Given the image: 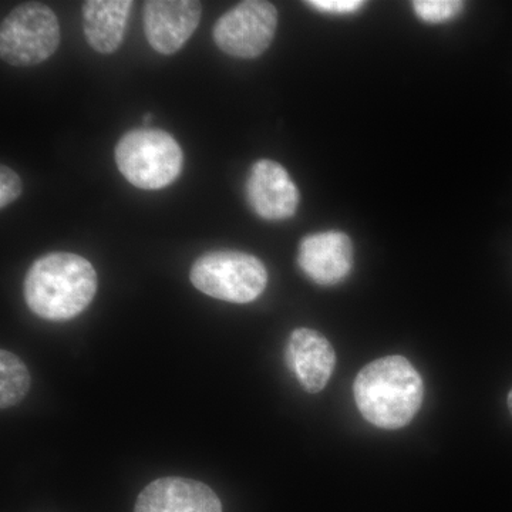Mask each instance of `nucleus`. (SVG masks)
I'll list each match as a JSON object with an SVG mask.
<instances>
[{
    "label": "nucleus",
    "mask_w": 512,
    "mask_h": 512,
    "mask_svg": "<svg viewBox=\"0 0 512 512\" xmlns=\"http://www.w3.org/2000/svg\"><path fill=\"white\" fill-rule=\"evenodd\" d=\"M30 389L28 367L15 353L0 352V406L2 409L18 406Z\"/></svg>",
    "instance_id": "13"
},
{
    "label": "nucleus",
    "mask_w": 512,
    "mask_h": 512,
    "mask_svg": "<svg viewBox=\"0 0 512 512\" xmlns=\"http://www.w3.org/2000/svg\"><path fill=\"white\" fill-rule=\"evenodd\" d=\"M298 264L303 274L315 284L338 285L352 271V241L339 231L308 235L299 245Z\"/></svg>",
    "instance_id": "9"
},
{
    "label": "nucleus",
    "mask_w": 512,
    "mask_h": 512,
    "mask_svg": "<svg viewBox=\"0 0 512 512\" xmlns=\"http://www.w3.org/2000/svg\"><path fill=\"white\" fill-rule=\"evenodd\" d=\"M507 407H508V412H510V414L512 416V389L510 390V393H508V396H507Z\"/></svg>",
    "instance_id": "17"
},
{
    "label": "nucleus",
    "mask_w": 512,
    "mask_h": 512,
    "mask_svg": "<svg viewBox=\"0 0 512 512\" xmlns=\"http://www.w3.org/2000/svg\"><path fill=\"white\" fill-rule=\"evenodd\" d=\"M413 8L423 22L444 23L460 15L464 3L458 0H417Z\"/></svg>",
    "instance_id": "14"
},
{
    "label": "nucleus",
    "mask_w": 512,
    "mask_h": 512,
    "mask_svg": "<svg viewBox=\"0 0 512 512\" xmlns=\"http://www.w3.org/2000/svg\"><path fill=\"white\" fill-rule=\"evenodd\" d=\"M308 5L323 13L350 15L362 8L365 2H359V0H312V2H308Z\"/></svg>",
    "instance_id": "16"
},
{
    "label": "nucleus",
    "mask_w": 512,
    "mask_h": 512,
    "mask_svg": "<svg viewBox=\"0 0 512 512\" xmlns=\"http://www.w3.org/2000/svg\"><path fill=\"white\" fill-rule=\"evenodd\" d=\"M198 291L229 303H251L264 293L268 271L261 259L239 251H214L200 256L190 272Z\"/></svg>",
    "instance_id": "4"
},
{
    "label": "nucleus",
    "mask_w": 512,
    "mask_h": 512,
    "mask_svg": "<svg viewBox=\"0 0 512 512\" xmlns=\"http://www.w3.org/2000/svg\"><path fill=\"white\" fill-rule=\"evenodd\" d=\"M116 163L134 187L161 190L181 174L184 154L171 134L156 128H138L120 138Z\"/></svg>",
    "instance_id": "3"
},
{
    "label": "nucleus",
    "mask_w": 512,
    "mask_h": 512,
    "mask_svg": "<svg viewBox=\"0 0 512 512\" xmlns=\"http://www.w3.org/2000/svg\"><path fill=\"white\" fill-rule=\"evenodd\" d=\"M97 274L83 256L55 252L37 259L25 279L30 311L47 320H70L86 311L96 296Z\"/></svg>",
    "instance_id": "2"
},
{
    "label": "nucleus",
    "mask_w": 512,
    "mask_h": 512,
    "mask_svg": "<svg viewBox=\"0 0 512 512\" xmlns=\"http://www.w3.org/2000/svg\"><path fill=\"white\" fill-rule=\"evenodd\" d=\"M286 363L305 392H322L336 366V353L322 333L309 328L293 330L286 343Z\"/></svg>",
    "instance_id": "11"
},
{
    "label": "nucleus",
    "mask_w": 512,
    "mask_h": 512,
    "mask_svg": "<svg viewBox=\"0 0 512 512\" xmlns=\"http://www.w3.org/2000/svg\"><path fill=\"white\" fill-rule=\"evenodd\" d=\"M245 192L252 210L264 220H288L298 210V188L288 171L275 161L261 160L254 164Z\"/></svg>",
    "instance_id": "8"
},
{
    "label": "nucleus",
    "mask_w": 512,
    "mask_h": 512,
    "mask_svg": "<svg viewBox=\"0 0 512 512\" xmlns=\"http://www.w3.org/2000/svg\"><path fill=\"white\" fill-rule=\"evenodd\" d=\"M133 5L130 0H89L84 3V36L96 52L110 55L119 49Z\"/></svg>",
    "instance_id": "12"
},
{
    "label": "nucleus",
    "mask_w": 512,
    "mask_h": 512,
    "mask_svg": "<svg viewBox=\"0 0 512 512\" xmlns=\"http://www.w3.org/2000/svg\"><path fill=\"white\" fill-rule=\"evenodd\" d=\"M60 26L55 12L42 3L12 10L0 28V56L12 66H35L56 52Z\"/></svg>",
    "instance_id": "5"
},
{
    "label": "nucleus",
    "mask_w": 512,
    "mask_h": 512,
    "mask_svg": "<svg viewBox=\"0 0 512 512\" xmlns=\"http://www.w3.org/2000/svg\"><path fill=\"white\" fill-rule=\"evenodd\" d=\"M22 194V181L15 171L6 165L0 168V207L6 208Z\"/></svg>",
    "instance_id": "15"
},
{
    "label": "nucleus",
    "mask_w": 512,
    "mask_h": 512,
    "mask_svg": "<svg viewBox=\"0 0 512 512\" xmlns=\"http://www.w3.org/2000/svg\"><path fill=\"white\" fill-rule=\"evenodd\" d=\"M357 410L373 426L399 430L409 426L424 399V383L416 367L403 356L370 362L353 383Z\"/></svg>",
    "instance_id": "1"
},
{
    "label": "nucleus",
    "mask_w": 512,
    "mask_h": 512,
    "mask_svg": "<svg viewBox=\"0 0 512 512\" xmlns=\"http://www.w3.org/2000/svg\"><path fill=\"white\" fill-rule=\"evenodd\" d=\"M201 3L194 0H148L144 3V33L161 55H174L200 25Z\"/></svg>",
    "instance_id": "7"
},
{
    "label": "nucleus",
    "mask_w": 512,
    "mask_h": 512,
    "mask_svg": "<svg viewBox=\"0 0 512 512\" xmlns=\"http://www.w3.org/2000/svg\"><path fill=\"white\" fill-rule=\"evenodd\" d=\"M278 28V10L269 2L239 3L214 26V40L222 52L239 59H255L271 46Z\"/></svg>",
    "instance_id": "6"
},
{
    "label": "nucleus",
    "mask_w": 512,
    "mask_h": 512,
    "mask_svg": "<svg viewBox=\"0 0 512 512\" xmlns=\"http://www.w3.org/2000/svg\"><path fill=\"white\" fill-rule=\"evenodd\" d=\"M134 512H222V504L207 484L191 478L164 477L141 491Z\"/></svg>",
    "instance_id": "10"
}]
</instances>
